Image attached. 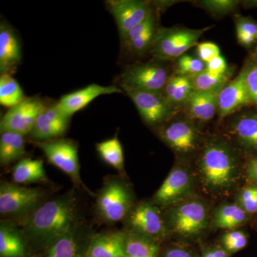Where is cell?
<instances>
[{
	"instance_id": "cell-4",
	"label": "cell",
	"mask_w": 257,
	"mask_h": 257,
	"mask_svg": "<svg viewBox=\"0 0 257 257\" xmlns=\"http://www.w3.org/2000/svg\"><path fill=\"white\" fill-rule=\"evenodd\" d=\"M171 75L170 70L160 60L150 61L127 66L121 74L120 84L144 92L162 94Z\"/></svg>"
},
{
	"instance_id": "cell-7",
	"label": "cell",
	"mask_w": 257,
	"mask_h": 257,
	"mask_svg": "<svg viewBox=\"0 0 257 257\" xmlns=\"http://www.w3.org/2000/svg\"><path fill=\"white\" fill-rule=\"evenodd\" d=\"M169 223L175 234L185 238L195 237L207 228V207L199 200L181 203L170 211Z\"/></svg>"
},
{
	"instance_id": "cell-17",
	"label": "cell",
	"mask_w": 257,
	"mask_h": 257,
	"mask_svg": "<svg viewBox=\"0 0 257 257\" xmlns=\"http://www.w3.org/2000/svg\"><path fill=\"white\" fill-rule=\"evenodd\" d=\"M160 28L156 14L154 13L145 22L131 29L121 39L124 49L130 55L135 56L150 53Z\"/></svg>"
},
{
	"instance_id": "cell-37",
	"label": "cell",
	"mask_w": 257,
	"mask_h": 257,
	"mask_svg": "<svg viewBox=\"0 0 257 257\" xmlns=\"http://www.w3.org/2000/svg\"><path fill=\"white\" fill-rule=\"evenodd\" d=\"M237 204L248 214L257 212V184L241 189L238 195Z\"/></svg>"
},
{
	"instance_id": "cell-9",
	"label": "cell",
	"mask_w": 257,
	"mask_h": 257,
	"mask_svg": "<svg viewBox=\"0 0 257 257\" xmlns=\"http://www.w3.org/2000/svg\"><path fill=\"white\" fill-rule=\"evenodd\" d=\"M120 86L130 96L147 124L161 126L175 116L176 109L166 100L163 94L144 92L122 84Z\"/></svg>"
},
{
	"instance_id": "cell-1",
	"label": "cell",
	"mask_w": 257,
	"mask_h": 257,
	"mask_svg": "<svg viewBox=\"0 0 257 257\" xmlns=\"http://www.w3.org/2000/svg\"><path fill=\"white\" fill-rule=\"evenodd\" d=\"M78 202L73 192L44 203L27 218L23 234L29 240L50 247L78 224Z\"/></svg>"
},
{
	"instance_id": "cell-29",
	"label": "cell",
	"mask_w": 257,
	"mask_h": 257,
	"mask_svg": "<svg viewBox=\"0 0 257 257\" xmlns=\"http://www.w3.org/2000/svg\"><path fill=\"white\" fill-rule=\"evenodd\" d=\"M231 77V71L223 74L214 73L204 69L195 75L190 77L194 90L200 92H220L229 82Z\"/></svg>"
},
{
	"instance_id": "cell-27",
	"label": "cell",
	"mask_w": 257,
	"mask_h": 257,
	"mask_svg": "<svg viewBox=\"0 0 257 257\" xmlns=\"http://www.w3.org/2000/svg\"><path fill=\"white\" fill-rule=\"evenodd\" d=\"M248 214L238 204H224L214 211L213 224L218 229H234L244 224Z\"/></svg>"
},
{
	"instance_id": "cell-36",
	"label": "cell",
	"mask_w": 257,
	"mask_h": 257,
	"mask_svg": "<svg viewBox=\"0 0 257 257\" xmlns=\"http://www.w3.org/2000/svg\"><path fill=\"white\" fill-rule=\"evenodd\" d=\"M248 237L241 230H231L221 237L222 248L229 255L241 251L247 245Z\"/></svg>"
},
{
	"instance_id": "cell-39",
	"label": "cell",
	"mask_w": 257,
	"mask_h": 257,
	"mask_svg": "<svg viewBox=\"0 0 257 257\" xmlns=\"http://www.w3.org/2000/svg\"><path fill=\"white\" fill-rule=\"evenodd\" d=\"M197 57L205 64L221 55L220 49L218 45L210 42H202L197 45Z\"/></svg>"
},
{
	"instance_id": "cell-43",
	"label": "cell",
	"mask_w": 257,
	"mask_h": 257,
	"mask_svg": "<svg viewBox=\"0 0 257 257\" xmlns=\"http://www.w3.org/2000/svg\"><path fill=\"white\" fill-rule=\"evenodd\" d=\"M246 175L250 180L257 184V159L250 161L246 167Z\"/></svg>"
},
{
	"instance_id": "cell-19",
	"label": "cell",
	"mask_w": 257,
	"mask_h": 257,
	"mask_svg": "<svg viewBox=\"0 0 257 257\" xmlns=\"http://www.w3.org/2000/svg\"><path fill=\"white\" fill-rule=\"evenodd\" d=\"M21 45L16 34L9 25L0 26V72L14 73L21 61Z\"/></svg>"
},
{
	"instance_id": "cell-20",
	"label": "cell",
	"mask_w": 257,
	"mask_h": 257,
	"mask_svg": "<svg viewBox=\"0 0 257 257\" xmlns=\"http://www.w3.org/2000/svg\"><path fill=\"white\" fill-rule=\"evenodd\" d=\"M229 131L243 150L257 153V114L236 115L230 121Z\"/></svg>"
},
{
	"instance_id": "cell-15",
	"label": "cell",
	"mask_w": 257,
	"mask_h": 257,
	"mask_svg": "<svg viewBox=\"0 0 257 257\" xmlns=\"http://www.w3.org/2000/svg\"><path fill=\"white\" fill-rule=\"evenodd\" d=\"M247 69L248 63L243 66L239 74L230 80L219 92L218 106L219 118L229 116L243 106L251 103L246 83Z\"/></svg>"
},
{
	"instance_id": "cell-34",
	"label": "cell",
	"mask_w": 257,
	"mask_h": 257,
	"mask_svg": "<svg viewBox=\"0 0 257 257\" xmlns=\"http://www.w3.org/2000/svg\"><path fill=\"white\" fill-rule=\"evenodd\" d=\"M195 4L209 14L221 17L234 13L237 10L240 2L235 0H204L196 2Z\"/></svg>"
},
{
	"instance_id": "cell-32",
	"label": "cell",
	"mask_w": 257,
	"mask_h": 257,
	"mask_svg": "<svg viewBox=\"0 0 257 257\" xmlns=\"http://www.w3.org/2000/svg\"><path fill=\"white\" fill-rule=\"evenodd\" d=\"M96 150L107 165L116 170H124V154L122 147L117 138L110 139L97 144Z\"/></svg>"
},
{
	"instance_id": "cell-6",
	"label": "cell",
	"mask_w": 257,
	"mask_h": 257,
	"mask_svg": "<svg viewBox=\"0 0 257 257\" xmlns=\"http://www.w3.org/2000/svg\"><path fill=\"white\" fill-rule=\"evenodd\" d=\"M133 196L127 186L118 179L107 181L96 200V211L103 220L116 223L131 211Z\"/></svg>"
},
{
	"instance_id": "cell-35",
	"label": "cell",
	"mask_w": 257,
	"mask_h": 257,
	"mask_svg": "<svg viewBox=\"0 0 257 257\" xmlns=\"http://www.w3.org/2000/svg\"><path fill=\"white\" fill-rule=\"evenodd\" d=\"M206 69V64L198 57L184 55L177 62L175 74L192 77Z\"/></svg>"
},
{
	"instance_id": "cell-12",
	"label": "cell",
	"mask_w": 257,
	"mask_h": 257,
	"mask_svg": "<svg viewBox=\"0 0 257 257\" xmlns=\"http://www.w3.org/2000/svg\"><path fill=\"white\" fill-rule=\"evenodd\" d=\"M106 5L116 22L121 40L131 29L155 13L152 3L146 1L111 0L106 2Z\"/></svg>"
},
{
	"instance_id": "cell-22",
	"label": "cell",
	"mask_w": 257,
	"mask_h": 257,
	"mask_svg": "<svg viewBox=\"0 0 257 257\" xmlns=\"http://www.w3.org/2000/svg\"><path fill=\"white\" fill-rule=\"evenodd\" d=\"M126 237L119 231L96 235L89 241L86 257H126Z\"/></svg>"
},
{
	"instance_id": "cell-25",
	"label": "cell",
	"mask_w": 257,
	"mask_h": 257,
	"mask_svg": "<svg viewBox=\"0 0 257 257\" xmlns=\"http://www.w3.org/2000/svg\"><path fill=\"white\" fill-rule=\"evenodd\" d=\"M25 255V243L21 233L9 223H2L0 226V256L24 257Z\"/></svg>"
},
{
	"instance_id": "cell-8",
	"label": "cell",
	"mask_w": 257,
	"mask_h": 257,
	"mask_svg": "<svg viewBox=\"0 0 257 257\" xmlns=\"http://www.w3.org/2000/svg\"><path fill=\"white\" fill-rule=\"evenodd\" d=\"M44 194L40 189L4 182L0 187V213L8 216L30 215L42 205Z\"/></svg>"
},
{
	"instance_id": "cell-11",
	"label": "cell",
	"mask_w": 257,
	"mask_h": 257,
	"mask_svg": "<svg viewBox=\"0 0 257 257\" xmlns=\"http://www.w3.org/2000/svg\"><path fill=\"white\" fill-rule=\"evenodd\" d=\"M45 106L39 96L25 97L3 115L0 121L1 133L11 132L24 136L29 135Z\"/></svg>"
},
{
	"instance_id": "cell-10",
	"label": "cell",
	"mask_w": 257,
	"mask_h": 257,
	"mask_svg": "<svg viewBox=\"0 0 257 257\" xmlns=\"http://www.w3.org/2000/svg\"><path fill=\"white\" fill-rule=\"evenodd\" d=\"M37 145L52 165L63 171L77 186L83 185L79 175L77 144L71 140L57 138L37 142Z\"/></svg>"
},
{
	"instance_id": "cell-16",
	"label": "cell",
	"mask_w": 257,
	"mask_h": 257,
	"mask_svg": "<svg viewBox=\"0 0 257 257\" xmlns=\"http://www.w3.org/2000/svg\"><path fill=\"white\" fill-rule=\"evenodd\" d=\"M70 118L53 105L45 106L35 121L30 136L37 142L60 138L67 131Z\"/></svg>"
},
{
	"instance_id": "cell-21",
	"label": "cell",
	"mask_w": 257,
	"mask_h": 257,
	"mask_svg": "<svg viewBox=\"0 0 257 257\" xmlns=\"http://www.w3.org/2000/svg\"><path fill=\"white\" fill-rule=\"evenodd\" d=\"M219 92L194 91L183 106L186 115L192 120L210 121L218 112Z\"/></svg>"
},
{
	"instance_id": "cell-26",
	"label": "cell",
	"mask_w": 257,
	"mask_h": 257,
	"mask_svg": "<svg viewBox=\"0 0 257 257\" xmlns=\"http://www.w3.org/2000/svg\"><path fill=\"white\" fill-rule=\"evenodd\" d=\"M25 155V140L24 135L6 132L0 138V163L5 166L13 163Z\"/></svg>"
},
{
	"instance_id": "cell-38",
	"label": "cell",
	"mask_w": 257,
	"mask_h": 257,
	"mask_svg": "<svg viewBox=\"0 0 257 257\" xmlns=\"http://www.w3.org/2000/svg\"><path fill=\"white\" fill-rule=\"evenodd\" d=\"M246 83L250 100L257 105V58L248 62Z\"/></svg>"
},
{
	"instance_id": "cell-2",
	"label": "cell",
	"mask_w": 257,
	"mask_h": 257,
	"mask_svg": "<svg viewBox=\"0 0 257 257\" xmlns=\"http://www.w3.org/2000/svg\"><path fill=\"white\" fill-rule=\"evenodd\" d=\"M198 171L203 185L209 192L223 194L234 189L239 177V162L232 145L212 139L201 149Z\"/></svg>"
},
{
	"instance_id": "cell-33",
	"label": "cell",
	"mask_w": 257,
	"mask_h": 257,
	"mask_svg": "<svg viewBox=\"0 0 257 257\" xmlns=\"http://www.w3.org/2000/svg\"><path fill=\"white\" fill-rule=\"evenodd\" d=\"M235 25L239 44L244 47L252 46L257 40V24L251 18L237 16Z\"/></svg>"
},
{
	"instance_id": "cell-24",
	"label": "cell",
	"mask_w": 257,
	"mask_h": 257,
	"mask_svg": "<svg viewBox=\"0 0 257 257\" xmlns=\"http://www.w3.org/2000/svg\"><path fill=\"white\" fill-rule=\"evenodd\" d=\"M194 91L190 77L174 73L167 81L162 94L169 104L177 109L184 106Z\"/></svg>"
},
{
	"instance_id": "cell-13",
	"label": "cell",
	"mask_w": 257,
	"mask_h": 257,
	"mask_svg": "<svg viewBox=\"0 0 257 257\" xmlns=\"http://www.w3.org/2000/svg\"><path fill=\"white\" fill-rule=\"evenodd\" d=\"M126 221L134 234L155 241L164 237L167 232V225L158 208L150 203H141L132 209Z\"/></svg>"
},
{
	"instance_id": "cell-5",
	"label": "cell",
	"mask_w": 257,
	"mask_h": 257,
	"mask_svg": "<svg viewBox=\"0 0 257 257\" xmlns=\"http://www.w3.org/2000/svg\"><path fill=\"white\" fill-rule=\"evenodd\" d=\"M160 136L167 146L181 156L192 155L201 145L200 133L187 115L172 116L160 126Z\"/></svg>"
},
{
	"instance_id": "cell-40",
	"label": "cell",
	"mask_w": 257,
	"mask_h": 257,
	"mask_svg": "<svg viewBox=\"0 0 257 257\" xmlns=\"http://www.w3.org/2000/svg\"><path fill=\"white\" fill-rule=\"evenodd\" d=\"M206 69L214 73L223 74L227 72V64L221 55L214 57L206 64Z\"/></svg>"
},
{
	"instance_id": "cell-42",
	"label": "cell",
	"mask_w": 257,
	"mask_h": 257,
	"mask_svg": "<svg viewBox=\"0 0 257 257\" xmlns=\"http://www.w3.org/2000/svg\"><path fill=\"white\" fill-rule=\"evenodd\" d=\"M202 257H229V254L220 246H214L205 250Z\"/></svg>"
},
{
	"instance_id": "cell-18",
	"label": "cell",
	"mask_w": 257,
	"mask_h": 257,
	"mask_svg": "<svg viewBox=\"0 0 257 257\" xmlns=\"http://www.w3.org/2000/svg\"><path fill=\"white\" fill-rule=\"evenodd\" d=\"M122 92L121 88L115 86L89 84L87 87L62 96L57 102V106L64 114L71 118L72 115L84 109L98 96Z\"/></svg>"
},
{
	"instance_id": "cell-28",
	"label": "cell",
	"mask_w": 257,
	"mask_h": 257,
	"mask_svg": "<svg viewBox=\"0 0 257 257\" xmlns=\"http://www.w3.org/2000/svg\"><path fill=\"white\" fill-rule=\"evenodd\" d=\"M13 179L18 184H30L45 180V169L42 161L23 159L13 168Z\"/></svg>"
},
{
	"instance_id": "cell-14",
	"label": "cell",
	"mask_w": 257,
	"mask_h": 257,
	"mask_svg": "<svg viewBox=\"0 0 257 257\" xmlns=\"http://www.w3.org/2000/svg\"><path fill=\"white\" fill-rule=\"evenodd\" d=\"M192 183V175L187 167L175 166L155 193L154 204L168 207L180 202L190 192Z\"/></svg>"
},
{
	"instance_id": "cell-41",
	"label": "cell",
	"mask_w": 257,
	"mask_h": 257,
	"mask_svg": "<svg viewBox=\"0 0 257 257\" xmlns=\"http://www.w3.org/2000/svg\"><path fill=\"white\" fill-rule=\"evenodd\" d=\"M164 257H194V255L187 248L175 246L168 248Z\"/></svg>"
},
{
	"instance_id": "cell-3",
	"label": "cell",
	"mask_w": 257,
	"mask_h": 257,
	"mask_svg": "<svg viewBox=\"0 0 257 257\" xmlns=\"http://www.w3.org/2000/svg\"><path fill=\"white\" fill-rule=\"evenodd\" d=\"M211 27L194 30L186 28H159L150 54L155 60H178L197 45L201 37Z\"/></svg>"
},
{
	"instance_id": "cell-30",
	"label": "cell",
	"mask_w": 257,
	"mask_h": 257,
	"mask_svg": "<svg viewBox=\"0 0 257 257\" xmlns=\"http://www.w3.org/2000/svg\"><path fill=\"white\" fill-rule=\"evenodd\" d=\"M126 257H157L159 246L155 240L137 234H126Z\"/></svg>"
},
{
	"instance_id": "cell-23",
	"label": "cell",
	"mask_w": 257,
	"mask_h": 257,
	"mask_svg": "<svg viewBox=\"0 0 257 257\" xmlns=\"http://www.w3.org/2000/svg\"><path fill=\"white\" fill-rule=\"evenodd\" d=\"M85 233L78 223L51 245L45 257H86L81 248L82 236Z\"/></svg>"
},
{
	"instance_id": "cell-31",
	"label": "cell",
	"mask_w": 257,
	"mask_h": 257,
	"mask_svg": "<svg viewBox=\"0 0 257 257\" xmlns=\"http://www.w3.org/2000/svg\"><path fill=\"white\" fill-rule=\"evenodd\" d=\"M23 91L16 79L10 74H3L0 77V104L12 108L25 99Z\"/></svg>"
}]
</instances>
